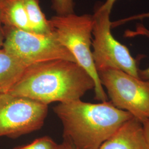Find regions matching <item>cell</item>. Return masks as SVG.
I'll use <instances>...</instances> for the list:
<instances>
[{
	"mask_svg": "<svg viewBox=\"0 0 149 149\" xmlns=\"http://www.w3.org/2000/svg\"><path fill=\"white\" fill-rule=\"evenodd\" d=\"M94 88L93 79L77 63L55 60L28 66L8 93L48 105L81 100Z\"/></svg>",
	"mask_w": 149,
	"mask_h": 149,
	"instance_id": "obj_1",
	"label": "cell"
},
{
	"mask_svg": "<svg viewBox=\"0 0 149 149\" xmlns=\"http://www.w3.org/2000/svg\"><path fill=\"white\" fill-rule=\"evenodd\" d=\"M54 112L62 123L63 138L76 149H99L123 124L133 117L111 101L91 103L81 100L59 103Z\"/></svg>",
	"mask_w": 149,
	"mask_h": 149,
	"instance_id": "obj_2",
	"label": "cell"
},
{
	"mask_svg": "<svg viewBox=\"0 0 149 149\" xmlns=\"http://www.w3.org/2000/svg\"><path fill=\"white\" fill-rule=\"evenodd\" d=\"M49 21L53 33L59 43L69 51L76 63L93 79L95 99L98 101H107L108 96L102 85L91 50L93 15L77 16L74 13L56 15Z\"/></svg>",
	"mask_w": 149,
	"mask_h": 149,
	"instance_id": "obj_3",
	"label": "cell"
},
{
	"mask_svg": "<svg viewBox=\"0 0 149 149\" xmlns=\"http://www.w3.org/2000/svg\"><path fill=\"white\" fill-rule=\"evenodd\" d=\"M111 11L97 6L93 15L92 57L97 72L106 70H118L137 78L138 60L131 55L128 48L112 35Z\"/></svg>",
	"mask_w": 149,
	"mask_h": 149,
	"instance_id": "obj_4",
	"label": "cell"
},
{
	"mask_svg": "<svg viewBox=\"0 0 149 149\" xmlns=\"http://www.w3.org/2000/svg\"><path fill=\"white\" fill-rule=\"evenodd\" d=\"M3 32L2 48L27 66L55 60L76 63L74 56L59 43L53 33L43 35L7 26H3Z\"/></svg>",
	"mask_w": 149,
	"mask_h": 149,
	"instance_id": "obj_5",
	"label": "cell"
},
{
	"mask_svg": "<svg viewBox=\"0 0 149 149\" xmlns=\"http://www.w3.org/2000/svg\"><path fill=\"white\" fill-rule=\"evenodd\" d=\"M112 104L142 123L149 120V81L118 70L98 72Z\"/></svg>",
	"mask_w": 149,
	"mask_h": 149,
	"instance_id": "obj_6",
	"label": "cell"
},
{
	"mask_svg": "<svg viewBox=\"0 0 149 149\" xmlns=\"http://www.w3.org/2000/svg\"><path fill=\"white\" fill-rule=\"evenodd\" d=\"M48 105L26 97L0 93V137L17 138L43 127Z\"/></svg>",
	"mask_w": 149,
	"mask_h": 149,
	"instance_id": "obj_7",
	"label": "cell"
},
{
	"mask_svg": "<svg viewBox=\"0 0 149 149\" xmlns=\"http://www.w3.org/2000/svg\"><path fill=\"white\" fill-rule=\"evenodd\" d=\"M99 149H149L143 123L132 118L123 124Z\"/></svg>",
	"mask_w": 149,
	"mask_h": 149,
	"instance_id": "obj_8",
	"label": "cell"
},
{
	"mask_svg": "<svg viewBox=\"0 0 149 149\" xmlns=\"http://www.w3.org/2000/svg\"><path fill=\"white\" fill-rule=\"evenodd\" d=\"M27 67L19 59L0 48V93H9Z\"/></svg>",
	"mask_w": 149,
	"mask_h": 149,
	"instance_id": "obj_9",
	"label": "cell"
},
{
	"mask_svg": "<svg viewBox=\"0 0 149 149\" xmlns=\"http://www.w3.org/2000/svg\"><path fill=\"white\" fill-rule=\"evenodd\" d=\"M2 21L3 26L32 32L23 0H5Z\"/></svg>",
	"mask_w": 149,
	"mask_h": 149,
	"instance_id": "obj_10",
	"label": "cell"
},
{
	"mask_svg": "<svg viewBox=\"0 0 149 149\" xmlns=\"http://www.w3.org/2000/svg\"><path fill=\"white\" fill-rule=\"evenodd\" d=\"M32 32L43 34H53L49 21L41 10L39 0H23Z\"/></svg>",
	"mask_w": 149,
	"mask_h": 149,
	"instance_id": "obj_11",
	"label": "cell"
},
{
	"mask_svg": "<svg viewBox=\"0 0 149 149\" xmlns=\"http://www.w3.org/2000/svg\"><path fill=\"white\" fill-rule=\"evenodd\" d=\"M59 144L48 136L35 139L31 143L19 146L12 149H58Z\"/></svg>",
	"mask_w": 149,
	"mask_h": 149,
	"instance_id": "obj_12",
	"label": "cell"
},
{
	"mask_svg": "<svg viewBox=\"0 0 149 149\" xmlns=\"http://www.w3.org/2000/svg\"><path fill=\"white\" fill-rule=\"evenodd\" d=\"M138 36H143L149 38V30L144 27L143 24L137 25L135 31H127L124 36L126 37H133ZM139 75L140 79L149 81V67L144 70H139Z\"/></svg>",
	"mask_w": 149,
	"mask_h": 149,
	"instance_id": "obj_13",
	"label": "cell"
},
{
	"mask_svg": "<svg viewBox=\"0 0 149 149\" xmlns=\"http://www.w3.org/2000/svg\"><path fill=\"white\" fill-rule=\"evenodd\" d=\"M52 7L56 15H66L74 13V0H52Z\"/></svg>",
	"mask_w": 149,
	"mask_h": 149,
	"instance_id": "obj_14",
	"label": "cell"
},
{
	"mask_svg": "<svg viewBox=\"0 0 149 149\" xmlns=\"http://www.w3.org/2000/svg\"><path fill=\"white\" fill-rule=\"evenodd\" d=\"M149 18V12H146V13H143L141 14H138L136 15H134V16L129 17L127 18H125L124 19H119L117 21L112 22L111 26L112 28L114 27H118L122 24H123L127 22L133 21V20H138V19H143L145 18Z\"/></svg>",
	"mask_w": 149,
	"mask_h": 149,
	"instance_id": "obj_15",
	"label": "cell"
},
{
	"mask_svg": "<svg viewBox=\"0 0 149 149\" xmlns=\"http://www.w3.org/2000/svg\"><path fill=\"white\" fill-rule=\"evenodd\" d=\"M5 0H0V48H2L5 40V36L3 32V25L2 21V8Z\"/></svg>",
	"mask_w": 149,
	"mask_h": 149,
	"instance_id": "obj_16",
	"label": "cell"
},
{
	"mask_svg": "<svg viewBox=\"0 0 149 149\" xmlns=\"http://www.w3.org/2000/svg\"><path fill=\"white\" fill-rule=\"evenodd\" d=\"M58 149H76L74 146L67 139H63V141L59 144V148Z\"/></svg>",
	"mask_w": 149,
	"mask_h": 149,
	"instance_id": "obj_17",
	"label": "cell"
},
{
	"mask_svg": "<svg viewBox=\"0 0 149 149\" xmlns=\"http://www.w3.org/2000/svg\"><path fill=\"white\" fill-rule=\"evenodd\" d=\"M116 1L117 0H107L104 3L101 5L102 8H103L104 9H106L108 10H109V11H111L112 8H113V6L114 5V4L115 3Z\"/></svg>",
	"mask_w": 149,
	"mask_h": 149,
	"instance_id": "obj_18",
	"label": "cell"
},
{
	"mask_svg": "<svg viewBox=\"0 0 149 149\" xmlns=\"http://www.w3.org/2000/svg\"><path fill=\"white\" fill-rule=\"evenodd\" d=\"M144 128V133L148 143L149 145V120L143 124Z\"/></svg>",
	"mask_w": 149,
	"mask_h": 149,
	"instance_id": "obj_19",
	"label": "cell"
}]
</instances>
